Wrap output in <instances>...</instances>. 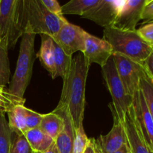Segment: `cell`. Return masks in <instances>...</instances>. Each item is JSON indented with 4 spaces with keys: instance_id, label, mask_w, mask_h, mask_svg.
<instances>
[{
    "instance_id": "8992f818",
    "label": "cell",
    "mask_w": 153,
    "mask_h": 153,
    "mask_svg": "<svg viewBox=\"0 0 153 153\" xmlns=\"http://www.w3.org/2000/svg\"><path fill=\"white\" fill-rule=\"evenodd\" d=\"M101 70L104 79L112 99L111 104L120 122L123 123L124 117L132 105L133 97H130L124 89L117 73L112 55L106 64L101 67Z\"/></svg>"
},
{
    "instance_id": "836d02e7",
    "label": "cell",
    "mask_w": 153,
    "mask_h": 153,
    "mask_svg": "<svg viewBox=\"0 0 153 153\" xmlns=\"http://www.w3.org/2000/svg\"><path fill=\"white\" fill-rule=\"evenodd\" d=\"M114 153H131V152H130V148H129L128 144L127 143L123 145L118 151H116V152Z\"/></svg>"
},
{
    "instance_id": "4316f807",
    "label": "cell",
    "mask_w": 153,
    "mask_h": 153,
    "mask_svg": "<svg viewBox=\"0 0 153 153\" xmlns=\"http://www.w3.org/2000/svg\"><path fill=\"white\" fill-rule=\"evenodd\" d=\"M16 135V134H15ZM32 149L24 135H16L13 138L10 153H32Z\"/></svg>"
},
{
    "instance_id": "e0dca14e",
    "label": "cell",
    "mask_w": 153,
    "mask_h": 153,
    "mask_svg": "<svg viewBox=\"0 0 153 153\" xmlns=\"http://www.w3.org/2000/svg\"><path fill=\"white\" fill-rule=\"evenodd\" d=\"M24 136L29 144L32 152H45L55 142L52 137L44 132L39 127L28 130L24 134Z\"/></svg>"
},
{
    "instance_id": "8fae6325",
    "label": "cell",
    "mask_w": 153,
    "mask_h": 153,
    "mask_svg": "<svg viewBox=\"0 0 153 153\" xmlns=\"http://www.w3.org/2000/svg\"><path fill=\"white\" fill-rule=\"evenodd\" d=\"M131 106L140 131L146 143L153 151V118L140 90L134 94Z\"/></svg>"
},
{
    "instance_id": "f546056e",
    "label": "cell",
    "mask_w": 153,
    "mask_h": 153,
    "mask_svg": "<svg viewBox=\"0 0 153 153\" xmlns=\"http://www.w3.org/2000/svg\"><path fill=\"white\" fill-rule=\"evenodd\" d=\"M42 4L50 13L58 16H64L62 12V6L56 0H41Z\"/></svg>"
},
{
    "instance_id": "d6986e66",
    "label": "cell",
    "mask_w": 153,
    "mask_h": 153,
    "mask_svg": "<svg viewBox=\"0 0 153 153\" xmlns=\"http://www.w3.org/2000/svg\"><path fill=\"white\" fill-rule=\"evenodd\" d=\"M26 108L24 105H20L14 108L8 113V126L10 130L16 135H24L27 130L26 118Z\"/></svg>"
},
{
    "instance_id": "8d00e7d4",
    "label": "cell",
    "mask_w": 153,
    "mask_h": 153,
    "mask_svg": "<svg viewBox=\"0 0 153 153\" xmlns=\"http://www.w3.org/2000/svg\"><path fill=\"white\" fill-rule=\"evenodd\" d=\"M32 153H39V152H32Z\"/></svg>"
},
{
    "instance_id": "ffe728a7",
    "label": "cell",
    "mask_w": 153,
    "mask_h": 153,
    "mask_svg": "<svg viewBox=\"0 0 153 153\" xmlns=\"http://www.w3.org/2000/svg\"><path fill=\"white\" fill-rule=\"evenodd\" d=\"M54 46V56H55V67L56 77L60 76L64 81L68 75L70 68L72 58L61 49L59 46L53 40Z\"/></svg>"
},
{
    "instance_id": "7402d4cb",
    "label": "cell",
    "mask_w": 153,
    "mask_h": 153,
    "mask_svg": "<svg viewBox=\"0 0 153 153\" xmlns=\"http://www.w3.org/2000/svg\"><path fill=\"white\" fill-rule=\"evenodd\" d=\"M25 98H19L10 94L8 88L0 86V114H8L16 106L25 104Z\"/></svg>"
},
{
    "instance_id": "52a82bcc",
    "label": "cell",
    "mask_w": 153,
    "mask_h": 153,
    "mask_svg": "<svg viewBox=\"0 0 153 153\" xmlns=\"http://www.w3.org/2000/svg\"><path fill=\"white\" fill-rule=\"evenodd\" d=\"M112 58L126 92L133 97L140 90V79L144 70L143 65L119 54H112Z\"/></svg>"
},
{
    "instance_id": "3957f363",
    "label": "cell",
    "mask_w": 153,
    "mask_h": 153,
    "mask_svg": "<svg viewBox=\"0 0 153 153\" xmlns=\"http://www.w3.org/2000/svg\"><path fill=\"white\" fill-rule=\"evenodd\" d=\"M25 32L23 0L0 1V44L14 49Z\"/></svg>"
},
{
    "instance_id": "1f68e13d",
    "label": "cell",
    "mask_w": 153,
    "mask_h": 153,
    "mask_svg": "<svg viewBox=\"0 0 153 153\" xmlns=\"http://www.w3.org/2000/svg\"><path fill=\"white\" fill-rule=\"evenodd\" d=\"M143 67L147 73L153 79V51L143 63Z\"/></svg>"
},
{
    "instance_id": "7c38bea8",
    "label": "cell",
    "mask_w": 153,
    "mask_h": 153,
    "mask_svg": "<svg viewBox=\"0 0 153 153\" xmlns=\"http://www.w3.org/2000/svg\"><path fill=\"white\" fill-rule=\"evenodd\" d=\"M148 0H124L112 27L122 31H136Z\"/></svg>"
},
{
    "instance_id": "ba28073f",
    "label": "cell",
    "mask_w": 153,
    "mask_h": 153,
    "mask_svg": "<svg viewBox=\"0 0 153 153\" xmlns=\"http://www.w3.org/2000/svg\"><path fill=\"white\" fill-rule=\"evenodd\" d=\"M86 31L77 25L68 22L52 39L69 56L75 52H83L85 50V38Z\"/></svg>"
},
{
    "instance_id": "d590c367",
    "label": "cell",
    "mask_w": 153,
    "mask_h": 153,
    "mask_svg": "<svg viewBox=\"0 0 153 153\" xmlns=\"http://www.w3.org/2000/svg\"><path fill=\"white\" fill-rule=\"evenodd\" d=\"M96 149H97V152H98V153H100V152H99V151H98V149H97V147H96Z\"/></svg>"
},
{
    "instance_id": "6da1fadb",
    "label": "cell",
    "mask_w": 153,
    "mask_h": 153,
    "mask_svg": "<svg viewBox=\"0 0 153 153\" xmlns=\"http://www.w3.org/2000/svg\"><path fill=\"white\" fill-rule=\"evenodd\" d=\"M90 65L83 54L80 52L72 58L68 75L63 81L58 104L68 107L75 129L82 125L85 108L86 82Z\"/></svg>"
},
{
    "instance_id": "4dcf8cb0",
    "label": "cell",
    "mask_w": 153,
    "mask_h": 153,
    "mask_svg": "<svg viewBox=\"0 0 153 153\" xmlns=\"http://www.w3.org/2000/svg\"><path fill=\"white\" fill-rule=\"evenodd\" d=\"M141 19H144L146 22L153 20V0H148L144 7Z\"/></svg>"
},
{
    "instance_id": "5bb4252c",
    "label": "cell",
    "mask_w": 153,
    "mask_h": 153,
    "mask_svg": "<svg viewBox=\"0 0 153 153\" xmlns=\"http://www.w3.org/2000/svg\"><path fill=\"white\" fill-rule=\"evenodd\" d=\"M123 125L124 127L128 144L131 153H153V151L146 143L140 131L134 118L132 106L129 108L124 117Z\"/></svg>"
},
{
    "instance_id": "ac0fdd59",
    "label": "cell",
    "mask_w": 153,
    "mask_h": 153,
    "mask_svg": "<svg viewBox=\"0 0 153 153\" xmlns=\"http://www.w3.org/2000/svg\"><path fill=\"white\" fill-rule=\"evenodd\" d=\"M64 126V122L62 117L55 111H52L50 113L43 114L39 128L55 140L62 132Z\"/></svg>"
},
{
    "instance_id": "277c9868",
    "label": "cell",
    "mask_w": 153,
    "mask_h": 153,
    "mask_svg": "<svg viewBox=\"0 0 153 153\" xmlns=\"http://www.w3.org/2000/svg\"><path fill=\"white\" fill-rule=\"evenodd\" d=\"M35 35L30 30H25L20 42L14 74L9 84L8 91L10 94L21 99H24V94L32 75Z\"/></svg>"
},
{
    "instance_id": "f1b7e54d",
    "label": "cell",
    "mask_w": 153,
    "mask_h": 153,
    "mask_svg": "<svg viewBox=\"0 0 153 153\" xmlns=\"http://www.w3.org/2000/svg\"><path fill=\"white\" fill-rule=\"evenodd\" d=\"M136 31L144 41L153 49V22L142 25Z\"/></svg>"
},
{
    "instance_id": "603a6c76",
    "label": "cell",
    "mask_w": 153,
    "mask_h": 153,
    "mask_svg": "<svg viewBox=\"0 0 153 153\" xmlns=\"http://www.w3.org/2000/svg\"><path fill=\"white\" fill-rule=\"evenodd\" d=\"M140 90L142 92L147 108L153 118V79L144 68L140 79Z\"/></svg>"
},
{
    "instance_id": "d4e9b609",
    "label": "cell",
    "mask_w": 153,
    "mask_h": 153,
    "mask_svg": "<svg viewBox=\"0 0 153 153\" xmlns=\"http://www.w3.org/2000/svg\"><path fill=\"white\" fill-rule=\"evenodd\" d=\"M8 49L0 44V86L10 84V64H9Z\"/></svg>"
},
{
    "instance_id": "2e32d148",
    "label": "cell",
    "mask_w": 153,
    "mask_h": 153,
    "mask_svg": "<svg viewBox=\"0 0 153 153\" xmlns=\"http://www.w3.org/2000/svg\"><path fill=\"white\" fill-rule=\"evenodd\" d=\"M41 45L37 57L43 67L50 73L52 79L56 78L55 56H54L53 40L52 37L46 34H41Z\"/></svg>"
},
{
    "instance_id": "5b68a950",
    "label": "cell",
    "mask_w": 153,
    "mask_h": 153,
    "mask_svg": "<svg viewBox=\"0 0 153 153\" xmlns=\"http://www.w3.org/2000/svg\"><path fill=\"white\" fill-rule=\"evenodd\" d=\"M23 16L25 30L35 34H46L52 37L68 21L64 16L50 13L41 0H23Z\"/></svg>"
},
{
    "instance_id": "83f0119b",
    "label": "cell",
    "mask_w": 153,
    "mask_h": 153,
    "mask_svg": "<svg viewBox=\"0 0 153 153\" xmlns=\"http://www.w3.org/2000/svg\"><path fill=\"white\" fill-rule=\"evenodd\" d=\"M42 117H43L42 114H39L26 108V118L27 130L28 131V130L32 129V128L39 127L40 122H41Z\"/></svg>"
},
{
    "instance_id": "f35d334b",
    "label": "cell",
    "mask_w": 153,
    "mask_h": 153,
    "mask_svg": "<svg viewBox=\"0 0 153 153\" xmlns=\"http://www.w3.org/2000/svg\"><path fill=\"white\" fill-rule=\"evenodd\" d=\"M0 1H1V0H0Z\"/></svg>"
},
{
    "instance_id": "30bf717a",
    "label": "cell",
    "mask_w": 153,
    "mask_h": 153,
    "mask_svg": "<svg viewBox=\"0 0 153 153\" xmlns=\"http://www.w3.org/2000/svg\"><path fill=\"white\" fill-rule=\"evenodd\" d=\"M124 1L100 0L94 7L82 16L84 19L93 21L98 25L108 28L113 25Z\"/></svg>"
},
{
    "instance_id": "4fadbf2b",
    "label": "cell",
    "mask_w": 153,
    "mask_h": 153,
    "mask_svg": "<svg viewBox=\"0 0 153 153\" xmlns=\"http://www.w3.org/2000/svg\"><path fill=\"white\" fill-rule=\"evenodd\" d=\"M89 65L93 63L103 67L112 57V49L104 39H100L86 32L85 38V50L82 52Z\"/></svg>"
},
{
    "instance_id": "44dd1931",
    "label": "cell",
    "mask_w": 153,
    "mask_h": 153,
    "mask_svg": "<svg viewBox=\"0 0 153 153\" xmlns=\"http://www.w3.org/2000/svg\"><path fill=\"white\" fill-rule=\"evenodd\" d=\"M100 0H70L62 6V14H74L82 16L92 8Z\"/></svg>"
},
{
    "instance_id": "484cf974",
    "label": "cell",
    "mask_w": 153,
    "mask_h": 153,
    "mask_svg": "<svg viewBox=\"0 0 153 153\" xmlns=\"http://www.w3.org/2000/svg\"><path fill=\"white\" fill-rule=\"evenodd\" d=\"M88 138L86 134L82 125L75 129V139L74 144V153H83Z\"/></svg>"
},
{
    "instance_id": "9a60e30c",
    "label": "cell",
    "mask_w": 153,
    "mask_h": 153,
    "mask_svg": "<svg viewBox=\"0 0 153 153\" xmlns=\"http://www.w3.org/2000/svg\"><path fill=\"white\" fill-rule=\"evenodd\" d=\"M54 111L62 117L64 122V128L55 140L58 152L74 153L75 128L68 107L65 105L58 104Z\"/></svg>"
},
{
    "instance_id": "e575fe53",
    "label": "cell",
    "mask_w": 153,
    "mask_h": 153,
    "mask_svg": "<svg viewBox=\"0 0 153 153\" xmlns=\"http://www.w3.org/2000/svg\"><path fill=\"white\" fill-rule=\"evenodd\" d=\"M41 153H59V152H58V149H57L56 147V145L55 142H54V143L52 144V146H51L47 150Z\"/></svg>"
},
{
    "instance_id": "74e56055",
    "label": "cell",
    "mask_w": 153,
    "mask_h": 153,
    "mask_svg": "<svg viewBox=\"0 0 153 153\" xmlns=\"http://www.w3.org/2000/svg\"><path fill=\"white\" fill-rule=\"evenodd\" d=\"M96 152H97V149H96ZM97 153H98V152H97Z\"/></svg>"
},
{
    "instance_id": "9c48e42d",
    "label": "cell",
    "mask_w": 153,
    "mask_h": 153,
    "mask_svg": "<svg viewBox=\"0 0 153 153\" xmlns=\"http://www.w3.org/2000/svg\"><path fill=\"white\" fill-rule=\"evenodd\" d=\"M109 107L113 117V126L108 134H100L96 140V147L100 153H114L128 143L123 123L118 120L111 103Z\"/></svg>"
},
{
    "instance_id": "cb8c5ba5",
    "label": "cell",
    "mask_w": 153,
    "mask_h": 153,
    "mask_svg": "<svg viewBox=\"0 0 153 153\" xmlns=\"http://www.w3.org/2000/svg\"><path fill=\"white\" fill-rule=\"evenodd\" d=\"M13 134L4 114H0V153H10Z\"/></svg>"
},
{
    "instance_id": "7a4b0ae2",
    "label": "cell",
    "mask_w": 153,
    "mask_h": 153,
    "mask_svg": "<svg viewBox=\"0 0 153 153\" xmlns=\"http://www.w3.org/2000/svg\"><path fill=\"white\" fill-rule=\"evenodd\" d=\"M103 39L110 44L112 54H119L142 64L153 49L140 36L137 31H122L113 27L105 28Z\"/></svg>"
},
{
    "instance_id": "d6a6232c",
    "label": "cell",
    "mask_w": 153,
    "mask_h": 153,
    "mask_svg": "<svg viewBox=\"0 0 153 153\" xmlns=\"http://www.w3.org/2000/svg\"><path fill=\"white\" fill-rule=\"evenodd\" d=\"M83 153H97L96 152V140L94 138L88 139Z\"/></svg>"
}]
</instances>
